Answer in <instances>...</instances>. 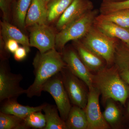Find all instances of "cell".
I'll return each mask as SVG.
<instances>
[{
    "instance_id": "f1b7e54d",
    "label": "cell",
    "mask_w": 129,
    "mask_h": 129,
    "mask_svg": "<svg viewBox=\"0 0 129 129\" xmlns=\"http://www.w3.org/2000/svg\"><path fill=\"white\" fill-rule=\"evenodd\" d=\"M10 52L7 50L6 47L5 42L1 35L0 39V57L1 61L6 60L10 56Z\"/></svg>"
},
{
    "instance_id": "1f68e13d",
    "label": "cell",
    "mask_w": 129,
    "mask_h": 129,
    "mask_svg": "<svg viewBox=\"0 0 129 129\" xmlns=\"http://www.w3.org/2000/svg\"><path fill=\"white\" fill-rule=\"evenodd\" d=\"M125 0H103V2H119Z\"/></svg>"
},
{
    "instance_id": "8fae6325",
    "label": "cell",
    "mask_w": 129,
    "mask_h": 129,
    "mask_svg": "<svg viewBox=\"0 0 129 129\" xmlns=\"http://www.w3.org/2000/svg\"><path fill=\"white\" fill-rule=\"evenodd\" d=\"M93 8L94 5L90 0H74L58 19L56 28L60 31Z\"/></svg>"
},
{
    "instance_id": "f546056e",
    "label": "cell",
    "mask_w": 129,
    "mask_h": 129,
    "mask_svg": "<svg viewBox=\"0 0 129 129\" xmlns=\"http://www.w3.org/2000/svg\"><path fill=\"white\" fill-rule=\"evenodd\" d=\"M5 41L6 48L10 53H14L19 47L18 42L14 40L9 39Z\"/></svg>"
},
{
    "instance_id": "6da1fadb",
    "label": "cell",
    "mask_w": 129,
    "mask_h": 129,
    "mask_svg": "<svg viewBox=\"0 0 129 129\" xmlns=\"http://www.w3.org/2000/svg\"><path fill=\"white\" fill-rule=\"evenodd\" d=\"M35 78L33 84L26 89V94L29 98L40 96L45 83L67 66L62 53L55 48L44 53L38 52L33 61Z\"/></svg>"
},
{
    "instance_id": "8992f818",
    "label": "cell",
    "mask_w": 129,
    "mask_h": 129,
    "mask_svg": "<svg viewBox=\"0 0 129 129\" xmlns=\"http://www.w3.org/2000/svg\"><path fill=\"white\" fill-rule=\"evenodd\" d=\"M42 91L48 92L53 97L60 116L65 122L72 106L63 83L60 72L52 77L45 83L42 87Z\"/></svg>"
},
{
    "instance_id": "484cf974",
    "label": "cell",
    "mask_w": 129,
    "mask_h": 129,
    "mask_svg": "<svg viewBox=\"0 0 129 129\" xmlns=\"http://www.w3.org/2000/svg\"><path fill=\"white\" fill-rule=\"evenodd\" d=\"M129 9V0L119 2H103L100 8L101 14H105L121 9Z\"/></svg>"
},
{
    "instance_id": "44dd1931",
    "label": "cell",
    "mask_w": 129,
    "mask_h": 129,
    "mask_svg": "<svg viewBox=\"0 0 129 129\" xmlns=\"http://www.w3.org/2000/svg\"><path fill=\"white\" fill-rule=\"evenodd\" d=\"M114 64L119 72L129 69V41L119 40L115 51Z\"/></svg>"
},
{
    "instance_id": "4316f807",
    "label": "cell",
    "mask_w": 129,
    "mask_h": 129,
    "mask_svg": "<svg viewBox=\"0 0 129 129\" xmlns=\"http://www.w3.org/2000/svg\"><path fill=\"white\" fill-rule=\"evenodd\" d=\"M15 0H0V8L3 20L9 22L11 19L12 5Z\"/></svg>"
},
{
    "instance_id": "603a6c76",
    "label": "cell",
    "mask_w": 129,
    "mask_h": 129,
    "mask_svg": "<svg viewBox=\"0 0 129 129\" xmlns=\"http://www.w3.org/2000/svg\"><path fill=\"white\" fill-rule=\"evenodd\" d=\"M32 0H15L13 8V17L17 25L22 29L25 28L26 15Z\"/></svg>"
},
{
    "instance_id": "3957f363",
    "label": "cell",
    "mask_w": 129,
    "mask_h": 129,
    "mask_svg": "<svg viewBox=\"0 0 129 129\" xmlns=\"http://www.w3.org/2000/svg\"><path fill=\"white\" fill-rule=\"evenodd\" d=\"M98 11L92 9L72 22L57 33L55 48L61 53L67 43L80 40L87 34L93 25Z\"/></svg>"
},
{
    "instance_id": "83f0119b",
    "label": "cell",
    "mask_w": 129,
    "mask_h": 129,
    "mask_svg": "<svg viewBox=\"0 0 129 129\" xmlns=\"http://www.w3.org/2000/svg\"><path fill=\"white\" fill-rule=\"evenodd\" d=\"M29 52L27 48L24 47H19L13 53L14 59L17 61H22L26 57L27 53Z\"/></svg>"
},
{
    "instance_id": "30bf717a",
    "label": "cell",
    "mask_w": 129,
    "mask_h": 129,
    "mask_svg": "<svg viewBox=\"0 0 129 129\" xmlns=\"http://www.w3.org/2000/svg\"><path fill=\"white\" fill-rule=\"evenodd\" d=\"M67 67L72 73L83 81L88 89L93 86L94 75L81 61L74 47H64L61 52Z\"/></svg>"
},
{
    "instance_id": "cb8c5ba5",
    "label": "cell",
    "mask_w": 129,
    "mask_h": 129,
    "mask_svg": "<svg viewBox=\"0 0 129 129\" xmlns=\"http://www.w3.org/2000/svg\"><path fill=\"white\" fill-rule=\"evenodd\" d=\"M0 129H27L24 118L0 112Z\"/></svg>"
},
{
    "instance_id": "5b68a950",
    "label": "cell",
    "mask_w": 129,
    "mask_h": 129,
    "mask_svg": "<svg viewBox=\"0 0 129 129\" xmlns=\"http://www.w3.org/2000/svg\"><path fill=\"white\" fill-rule=\"evenodd\" d=\"M6 60L1 61L0 64V102L18 96L26 93V89L21 87L23 79L21 74L11 72Z\"/></svg>"
},
{
    "instance_id": "4fadbf2b",
    "label": "cell",
    "mask_w": 129,
    "mask_h": 129,
    "mask_svg": "<svg viewBox=\"0 0 129 129\" xmlns=\"http://www.w3.org/2000/svg\"><path fill=\"white\" fill-rule=\"evenodd\" d=\"M45 104V103H44L37 107L23 106L18 102L17 99L13 98L7 99L2 102L0 112L24 118L34 112L42 111Z\"/></svg>"
},
{
    "instance_id": "2e32d148",
    "label": "cell",
    "mask_w": 129,
    "mask_h": 129,
    "mask_svg": "<svg viewBox=\"0 0 129 129\" xmlns=\"http://www.w3.org/2000/svg\"><path fill=\"white\" fill-rule=\"evenodd\" d=\"M1 35L5 41L9 39L14 40L30 51L29 38L20 29L5 20L1 21Z\"/></svg>"
},
{
    "instance_id": "d6986e66",
    "label": "cell",
    "mask_w": 129,
    "mask_h": 129,
    "mask_svg": "<svg viewBox=\"0 0 129 129\" xmlns=\"http://www.w3.org/2000/svg\"><path fill=\"white\" fill-rule=\"evenodd\" d=\"M74 0H51L47 6V23L57 21Z\"/></svg>"
},
{
    "instance_id": "52a82bcc",
    "label": "cell",
    "mask_w": 129,
    "mask_h": 129,
    "mask_svg": "<svg viewBox=\"0 0 129 129\" xmlns=\"http://www.w3.org/2000/svg\"><path fill=\"white\" fill-rule=\"evenodd\" d=\"M60 73L71 103L85 109L88 101L89 92L85 83L72 73L67 66Z\"/></svg>"
},
{
    "instance_id": "9a60e30c",
    "label": "cell",
    "mask_w": 129,
    "mask_h": 129,
    "mask_svg": "<svg viewBox=\"0 0 129 129\" xmlns=\"http://www.w3.org/2000/svg\"><path fill=\"white\" fill-rule=\"evenodd\" d=\"M93 25L109 37L123 42L129 41V29L122 27L109 21L95 19Z\"/></svg>"
},
{
    "instance_id": "7a4b0ae2",
    "label": "cell",
    "mask_w": 129,
    "mask_h": 129,
    "mask_svg": "<svg viewBox=\"0 0 129 129\" xmlns=\"http://www.w3.org/2000/svg\"><path fill=\"white\" fill-rule=\"evenodd\" d=\"M93 86L99 90L105 104L108 99H112L124 105L129 98V86L121 78L114 64L94 74Z\"/></svg>"
},
{
    "instance_id": "7c38bea8",
    "label": "cell",
    "mask_w": 129,
    "mask_h": 129,
    "mask_svg": "<svg viewBox=\"0 0 129 129\" xmlns=\"http://www.w3.org/2000/svg\"><path fill=\"white\" fill-rule=\"evenodd\" d=\"M73 46L81 61L91 72L96 73L107 67L104 59L85 46L80 40L74 41Z\"/></svg>"
},
{
    "instance_id": "5bb4252c",
    "label": "cell",
    "mask_w": 129,
    "mask_h": 129,
    "mask_svg": "<svg viewBox=\"0 0 129 129\" xmlns=\"http://www.w3.org/2000/svg\"><path fill=\"white\" fill-rule=\"evenodd\" d=\"M46 23H47V5L42 0H32L26 15L25 28Z\"/></svg>"
},
{
    "instance_id": "d6a6232c",
    "label": "cell",
    "mask_w": 129,
    "mask_h": 129,
    "mask_svg": "<svg viewBox=\"0 0 129 129\" xmlns=\"http://www.w3.org/2000/svg\"><path fill=\"white\" fill-rule=\"evenodd\" d=\"M42 1H43L44 3L47 6V5L48 4V3H49V2L51 1V0H42Z\"/></svg>"
},
{
    "instance_id": "7402d4cb",
    "label": "cell",
    "mask_w": 129,
    "mask_h": 129,
    "mask_svg": "<svg viewBox=\"0 0 129 129\" xmlns=\"http://www.w3.org/2000/svg\"><path fill=\"white\" fill-rule=\"evenodd\" d=\"M95 19L112 22L122 27L129 29V9H121L107 14H100Z\"/></svg>"
},
{
    "instance_id": "ac0fdd59",
    "label": "cell",
    "mask_w": 129,
    "mask_h": 129,
    "mask_svg": "<svg viewBox=\"0 0 129 129\" xmlns=\"http://www.w3.org/2000/svg\"><path fill=\"white\" fill-rule=\"evenodd\" d=\"M42 111L46 120L44 129H67L65 122L59 116L56 106L45 103Z\"/></svg>"
},
{
    "instance_id": "e0dca14e",
    "label": "cell",
    "mask_w": 129,
    "mask_h": 129,
    "mask_svg": "<svg viewBox=\"0 0 129 129\" xmlns=\"http://www.w3.org/2000/svg\"><path fill=\"white\" fill-rule=\"evenodd\" d=\"M65 123L67 129H88V120L84 109L73 105Z\"/></svg>"
},
{
    "instance_id": "ffe728a7",
    "label": "cell",
    "mask_w": 129,
    "mask_h": 129,
    "mask_svg": "<svg viewBox=\"0 0 129 129\" xmlns=\"http://www.w3.org/2000/svg\"><path fill=\"white\" fill-rule=\"evenodd\" d=\"M116 101L108 99L106 103V107L102 113L104 119L110 126L117 127L121 120L122 113Z\"/></svg>"
},
{
    "instance_id": "4dcf8cb0",
    "label": "cell",
    "mask_w": 129,
    "mask_h": 129,
    "mask_svg": "<svg viewBox=\"0 0 129 129\" xmlns=\"http://www.w3.org/2000/svg\"><path fill=\"white\" fill-rule=\"evenodd\" d=\"M119 73L122 79L129 86V69L125 70L119 72Z\"/></svg>"
},
{
    "instance_id": "836d02e7",
    "label": "cell",
    "mask_w": 129,
    "mask_h": 129,
    "mask_svg": "<svg viewBox=\"0 0 129 129\" xmlns=\"http://www.w3.org/2000/svg\"><path fill=\"white\" fill-rule=\"evenodd\" d=\"M127 110H128V113L129 114V103H128V108H127Z\"/></svg>"
},
{
    "instance_id": "9c48e42d",
    "label": "cell",
    "mask_w": 129,
    "mask_h": 129,
    "mask_svg": "<svg viewBox=\"0 0 129 129\" xmlns=\"http://www.w3.org/2000/svg\"><path fill=\"white\" fill-rule=\"evenodd\" d=\"M101 93L95 86L89 89L88 101L84 110L87 120L88 129H108L111 126L104 119L99 103Z\"/></svg>"
},
{
    "instance_id": "d4e9b609",
    "label": "cell",
    "mask_w": 129,
    "mask_h": 129,
    "mask_svg": "<svg viewBox=\"0 0 129 129\" xmlns=\"http://www.w3.org/2000/svg\"><path fill=\"white\" fill-rule=\"evenodd\" d=\"M41 111L34 112L24 118L27 129H45L46 125V120L45 114Z\"/></svg>"
},
{
    "instance_id": "277c9868",
    "label": "cell",
    "mask_w": 129,
    "mask_h": 129,
    "mask_svg": "<svg viewBox=\"0 0 129 129\" xmlns=\"http://www.w3.org/2000/svg\"><path fill=\"white\" fill-rule=\"evenodd\" d=\"M79 40L85 46L104 59L107 67L114 64L115 51L119 40L109 37L93 25L87 34Z\"/></svg>"
},
{
    "instance_id": "ba28073f",
    "label": "cell",
    "mask_w": 129,
    "mask_h": 129,
    "mask_svg": "<svg viewBox=\"0 0 129 129\" xmlns=\"http://www.w3.org/2000/svg\"><path fill=\"white\" fill-rule=\"evenodd\" d=\"M30 47L37 48L41 53L55 48L57 33L47 23L36 24L28 28Z\"/></svg>"
}]
</instances>
